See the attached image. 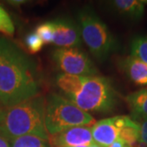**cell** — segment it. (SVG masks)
Masks as SVG:
<instances>
[{"instance_id":"cell-3","label":"cell","mask_w":147,"mask_h":147,"mask_svg":"<svg viewBox=\"0 0 147 147\" xmlns=\"http://www.w3.org/2000/svg\"><path fill=\"white\" fill-rule=\"evenodd\" d=\"M46 99L37 95L3 110L0 120V135L8 142L25 135L48 140L45 127Z\"/></svg>"},{"instance_id":"cell-24","label":"cell","mask_w":147,"mask_h":147,"mask_svg":"<svg viewBox=\"0 0 147 147\" xmlns=\"http://www.w3.org/2000/svg\"><path fill=\"white\" fill-rule=\"evenodd\" d=\"M142 2H143V3H144L145 4H146V3H147V1H142Z\"/></svg>"},{"instance_id":"cell-13","label":"cell","mask_w":147,"mask_h":147,"mask_svg":"<svg viewBox=\"0 0 147 147\" xmlns=\"http://www.w3.org/2000/svg\"><path fill=\"white\" fill-rule=\"evenodd\" d=\"M10 147H51L48 140L34 135H25L9 142Z\"/></svg>"},{"instance_id":"cell-18","label":"cell","mask_w":147,"mask_h":147,"mask_svg":"<svg viewBox=\"0 0 147 147\" xmlns=\"http://www.w3.org/2000/svg\"><path fill=\"white\" fill-rule=\"evenodd\" d=\"M138 123V142L147 147V119H140Z\"/></svg>"},{"instance_id":"cell-19","label":"cell","mask_w":147,"mask_h":147,"mask_svg":"<svg viewBox=\"0 0 147 147\" xmlns=\"http://www.w3.org/2000/svg\"><path fill=\"white\" fill-rule=\"evenodd\" d=\"M109 147H129L127 145L125 142L120 138V137H119L117 140H116L115 142H113L111 145H110Z\"/></svg>"},{"instance_id":"cell-9","label":"cell","mask_w":147,"mask_h":147,"mask_svg":"<svg viewBox=\"0 0 147 147\" xmlns=\"http://www.w3.org/2000/svg\"><path fill=\"white\" fill-rule=\"evenodd\" d=\"M52 23L53 44L59 47H74L80 44V30L73 21L69 19H57Z\"/></svg>"},{"instance_id":"cell-6","label":"cell","mask_w":147,"mask_h":147,"mask_svg":"<svg viewBox=\"0 0 147 147\" xmlns=\"http://www.w3.org/2000/svg\"><path fill=\"white\" fill-rule=\"evenodd\" d=\"M53 58L63 74L74 76H92L98 73L89 57L77 47H58Z\"/></svg>"},{"instance_id":"cell-12","label":"cell","mask_w":147,"mask_h":147,"mask_svg":"<svg viewBox=\"0 0 147 147\" xmlns=\"http://www.w3.org/2000/svg\"><path fill=\"white\" fill-rule=\"evenodd\" d=\"M125 100L133 115L139 119H147V88L128 94L125 97Z\"/></svg>"},{"instance_id":"cell-5","label":"cell","mask_w":147,"mask_h":147,"mask_svg":"<svg viewBox=\"0 0 147 147\" xmlns=\"http://www.w3.org/2000/svg\"><path fill=\"white\" fill-rule=\"evenodd\" d=\"M80 34L91 53L99 60H104L115 49L116 42L107 26L88 8L79 15Z\"/></svg>"},{"instance_id":"cell-21","label":"cell","mask_w":147,"mask_h":147,"mask_svg":"<svg viewBox=\"0 0 147 147\" xmlns=\"http://www.w3.org/2000/svg\"><path fill=\"white\" fill-rule=\"evenodd\" d=\"M88 147H102L100 145H98V144H96V143H95V142H92V144H90Z\"/></svg>"},{"instance_id":"cell-11","label":"cell","mask_w":147,"mask_h":147,"mask_svg":"<svg viewBox=\"0 0 147 147\" xmlns=\"http://www.w3.org/2000/svg\"><path fill=\"white\" fill-rule=\"evenodd\" d=\"M112 5L121 15L132 20L141 19L145 11V3L140 0H115Z\"/></svg>"},{"instance_id":"cell-15","label":"cell","mask_w":147,"mask_h":147,"mask_svg":"<svg viewBox=\"0 0 147 147\" xmlns=\"http://www.w3.org/2000/svg\"><path fill=\"white\" fill-rule=\"evenodd\" d=\"M14 32L15 27L10 16L0 6V33L7 36H12Z\"/></svg>"},{"instance_id":"cell-14","label":"cell","mask_w":147,"mask_h":147,"mask_svg":"<svg viewBox=\"0 0 147 147\" xmlns=\"http://www.w3.org/2000/svg\"><path fill=\"white\" fill-rule=\"evenodd\" d=\"M131 55L139 58L147 65V36L137 37L132 40Z\"/></svg>"},{"instance_id":"cell-16","label":"cell","mask_w":147,"mask_h":147,"mask_svg":"<svg viewBox=\"0 0 147 147\" xmlns=\"http://www.w3.org/2000/svg\"><path fill=\"white\" fill-rule=\"evenodd\" d=\"M38 36L41 38L43 44L53 43V26L52 21L44 22L36 28L35 31Z\"/></svg>"},{"instance_id":"cell-22","label":"cell","mask_w":147,"mask_h":147,"mask_svg":"<svg viewBox=\"0 0 147 147\" xmlns=\"http://www.w3.org/2000/svg\"><path fill=\"white\" fill-rule=\"evenodd\" d=\"M3 112V110L2 109V105H1V103H0V120H1V118H2Z\"/></svg>"},{"instance_id":"cell-2","label":"cell","mask_w":147,"mask_h":147,"mask_svg":"<svg viewBox=\"0 0 147 147\" xmlns=\"http://www.w3.org/2000/svg\"><path fill=\"white\" fill-rule=\"evenodd\" d=\"M57 84L66 97L85 112L107 113L117 104V93L108 79L61 74Z\"/></svg>"},{"instance_id":"cell-7","label":"cell","mask_w":147,"mask_h":147,"mask_svg":"<svg viewBox=\"0 0 147 147\" xmlns=\"http://www.w3.org/2000/svg\"><path fill=\"white\" fill-rule=\"evenodd\" d=\"M127 116H115L95 123L92 126L93 142L102 147H109L119 137Z\"/></svg>"},{"instance_id":"cell-23","label":"cell","mask_w":147,"mask_h":147,"mask_svg":"<svg viewBox=\"0 0 147 147\" xmlns=\"http://www.w3.org/2000/svg\"><path fill=\"white\" fill-rule=\"evenodd\" d=\"M73 147H88V146H73Z\"/></svg>"},{"instance_id":"cell-4","label":"cell","mask_w":147,"mask_h":147,"mask_svg":"<svg viewBox=\"0 0 147 147\" xmlns=\"http://www.w3.org/2000/svg\"><path fill=\"white\" fill-rule=\"evenodd\" d=\"M95 123L89 113L81 110L66 97L52 93L46 99L45 127L48 135L74 127H92Z\"/></svg>"},{"instance_id":"cell-10","label":"cell","mask_w":147,"mask_h":147,"mask_svg":"<svg viewBox=\"0 0 147 147\" xmlns=\"http://www.w3.org/2000/svg\"><path fill=\"white\" fill-rule=\"evenodd\" d=\"M121 68L128 79L138 86L147 85V65L132 55L121 61Z\"/></svg>"},{"instance_id":"cell-1","label":"cell","mask_w":147,"mask_h":147,"mask_svg":"<svg viewBox=\"0 0 147 147\" xmlns=\"http://www.w3.org/2000/svg\"><path fill=\"white\" fill-rule=\"evenodd\" d=\"M39 82L31 60L15 43L0 37V103L9 108L38 95Z\"/></svg>"},{"instance_id":"cell-20","label":"cell","mask_w":147,"mask_h":147,"mask_svg":"<svg viewBox=\"0 0 147 147\" xmlns=\"http://www.w3.org/2000/svg\"><path fill=\"white\" fill-rule=\"evenodd\" d=\"M0 147H10L9 142L0 135Z\"/></svg>"},{"instance_id":"cell-17","label":"cell","mask_w":147,"mask_h":147,"mask_svg":"<svg viewBox=\"0 0 147 147\" xmlns=\"http://www.w3.org/2000/svg\"><path fill=\"white\" fill-rule=\"evenodd\" d=\"M26 44L30 53L39 52L43 46V42L36 33H31L27 35L26 38Z\"/></svg>"},{"instance_id":"cell-8","label":"cell","mask_w":147,"mask_h":147,"mask_svg":"<svg viewBox=\"0 0 147 147\" xmlns=\"http://www.w3.org/2000/svg\"><path fill=\"white\" fill-rule=\"evenodd\" d=\"M48 142L51 147L89 146L94 142L92 136V127H74L54 135H48Z\"/></svg>"}]
</instances>
